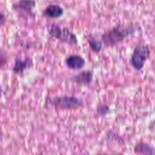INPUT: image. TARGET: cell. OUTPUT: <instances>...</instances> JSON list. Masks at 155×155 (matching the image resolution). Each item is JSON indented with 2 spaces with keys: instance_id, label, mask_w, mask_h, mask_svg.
Wrapping results in <instances>:
<instances>
[{
  "instance_id": "cell-1",
  "label": "cell",
  "mask_w": 155,
  "mask_h": 155,
  "mask_svg": "<svg viewBox=\"0 0 155 155\" xmlns=\"http://www.w3.org/2000/svg\"><path fill=\"white\" fill-rule=\"evenodd\" d=\"M135 31L136 29L133 26L118 25L104 32L101 40L106 47H113L132 36Z\"/></svg>"
},
{
  "instance_id": "cell-2",
  "label": "cell",
  "mask_w": 155,
  "mask_h": 155,
  "mask_svg": "<svg viewBox=\"0 0 155 155\" xmlns=\"http://www.w3.org/2000/svg\"><path fill=\"white\" fill-rule=\"evenodd\" d=\"M47 102L54 107L61 110H76L84 107V102L74 96H56L49 97Z\"/></svg>"
},
{
  "instance_id": "cell-3",
  "label": "cell",
  "mask_w": 155,
  "mask_h": 155,
  "mask_svg": "<svg viewBox=\"0 0 155 155\" xmlns=\"http://www.w3.org/2000/svg\"><path fill=\"white\" fill-rule=\"evenodd\" d=\"M150 55V50L147 44L140 43L133 50L130 59V64L136 71H140Z\"/></svg>"
},
{
  "instance_id": "cell-4",
  "label": "cell",
  "mask_w": 155,
  "mask_h": 155,
  "mask_svg": "<svg viewBox=\"0 0 155 155\" xmlns=\"http://www.w3.org/2000/svg\"><path fill=\"white\" fill-rule=\"evenodd\" d=\"M48 35L61 42L73 45L78 44V40L76 35L67 28H61L59 25L53 24L48 28Z\"/></svg>"
},
{
  "instance_id": "cell-5",
  "label": "cell",
  "mask_w": 155,
  "mask_h": 155,
  "mask_svg": "<svg viewBox=\"0 0 155 155\" xmlns=\"http://www.w3.org/2000/svg\"><path fill=\"white\" fill-rule=\"evenodd\" d=\"M133 151L137 155H155V147L150 143L140 141L134 145Z\"/></svg>"
},
{
  "instance_id": "cell-6",
  "label": "cell",
  "mask_w": 155,
  "mask_h": 155,
  "mask_svg": "<svg viewBox=\"0 0 155 155\" xmlns=\"http://www.w3.org/2000/svg\"><path fill=\"white\" fill-rule=\"evenodd\" d=\"M93 75L90 70H84L74 75L71 81L79 85H89L93 81Z\"/></svg>"
},
{
  "instance_id": "cell-7",
  "label": "cell",
  "mask_w": 155,
  "mask_h": 155,
  "mask_svg": "<svg viewBox=\"0 0 155 155\" xmlns=\"http://www.w3.org/2000/svg\"><path fill=\"white\" fill-rule=\"evenodd\" d=\"M66 65L73 70H79L83 68L85 64L84 58L81 55L71 54L65 59Z\"/></svg>"
},
{
  "instance_id": "cell-8",
  "label": "cell",
  "mask_w": 155,
  "mask_h": 155,
  "mask_svg": "<svg viewBox=\"0 0 155 155\" xmlns=\"http://www.w3.org/2000/svg\"><path fill=\"white\" fill-rule=\"evenodd\" d=\"M64 14V9L59 5L51 4L43 11V15L48 18H58Z\"/></svg>"
},
{
  "instance_id": "cell-9",
  "label": "cell",
  "mask_w": 155,
  "mask_h": 155,
  "mask_svg": "<svg viewBox=\"0 0 155 155\" xmlns=\"http://www.w3.org/2000/svg\"><path fill=\"white\" fill-rule=\"evenodd\" d=\"M32 64V61L30 58H18L16 59L12 70L16 74H22L23 72L31 66Z\"/></svg>"
},
{
  "instance_id": "cell-10",
  "label": "cell",
  "mask_w": 155,
  "mask_h": 155,
  "mask_svg": "<svg viewBox=\"0 0 155 155\" xmlns=\"http://www.w3.org/2000/svg\"><path fill=\"white\" fill-rule=\"evenodd\" d=\"M36 6L35 0H19L13 5V8L16 10H20L26 13H31L32 10Z\"/></svg>"
},
{
  "instance_id": "cell-11",
  "label": "cell",
  "mask_w": 155,
  "mask_h": 155,
  "mask_svg": "<svg viewBox=\"0 0 155 155\" xmlns=\"http://www.w3.org/2000/svg\"><path fill=\"white\" fill-rule=\"evenodd\" d=\"M85 37L91 50L94 52H99L102 50L104 44L101 40H99L91 35H85Z\"/></svg>"
},
{
  "instance_id": "cell-12",
  "label": "cell",
  "mask_w": 155,
  "mask_h": 155,
  "mask_svg": "<svg viewBox=\"0 0 155 155\" xmlns=\"http://www.w3.org/2000/svg\"><path fill=\"white\" fill-rule=\"evenodd\" d=\"M110 107L107 104H101L97 106L96 108V114L98 116H105L110 112Z\"/></svg>"
},
{
  "instance_id": "cell-13",
  "label": "cell",
  "mask_w": 155,
  "mask_h": 155,
  "mask_svg": "<svg viewBox=\"0 0 155 155\" xmlns=\"http://www.w3.org/2000/svg\"><path fill=\"white\" fill-rule=\"evenodd\" d=\"M7 55L5 53L0 50V68L3 67L7 62Z\"/></svg>"
},
{
  "instance_id": "cell-14",
  "label": "cell",
  "mask_w": 155,
  "mask_h": 155,
  "mask_svg": "<svg viewBox=\"0 0 155 155\" xmlns=\"http://www.w3.org/2000/svg\"><path fill=\"white\" fill-rule=\"evenodd\" d=\"M5 21H6V17L5 15L0 12V25L4 24Z\"/></svg>"
},
{
  "instance_id": "cell-15",
  "label": "cell",
  "mask_w": 155,
  "mask_h": 155,
  "mask_svg": "<svg viewBox=\"0 0 155 155\" xmlns=\"http://www.w3.org/2000/svg\"><path fill=\"white\" fill-rule=\"evenodd\" d=\"M97 155H124V154H106V153H99Z\"/></svg>"
},
{
  "instance_id": "cell-16",
  "label": "cell",
  "mask_w": 155,
  "mask_h": 155,
  "mask_svg": "<svg viewBox=\"0 0 155 155\" xmlns=\"http://www.w3.org/2000/svg\"><path fill=\"white\" fill-rule=\"evenodd\" d=\"M2 92V88H1V87L0 86V94Z\"/></svg>"
},
{
  "instance_id": "cell-17",
  "label": "cell",
  "mask_w": 155,
  "mask_h": 155,
  "mask_svg": "<svg viewBox=\"0 0 155 155\" xmlns=\"http://www.w3.org/2000/svg\"><path fill=\"white\" fill-rule=\"evenodd\" d=\"M39 155H45V154H39Z\"/></svg>"
}]
</instances>
